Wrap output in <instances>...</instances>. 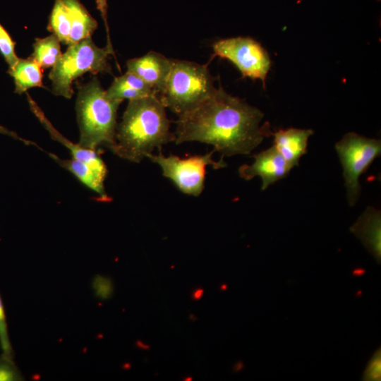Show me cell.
Listing matches in <instances>:
<instances>
[{"label":"cell","mask_w":381,"mask_h":381,"mask_svg":"<svg viewBox=\"0 0 381 381\" xmlns=\"http://www.w3.org/2000/svg\"><path fill=\"white\" fill-rule=\"evenodd\" d=\"M138 345L140 348L143 349H150V346H147V345H145L144 344H143L141 341H138Z\"/></svg>","instance_id":"cell-28"},{"label":"cell","mask_w":381,"mask_h":381,"mask_svg":"<svg viewBox=\"0 0 381 381\" xmlns=\"http://www.w3.org/2000/svg\"><path fill=\"white\" fill-rule=\"evenodd\" d=\"M381 378V351L377 349L369 361L363 375V380L377 381Z\"/></svg>","instance_id":"cell-23"},{"label":"cell","mask_w":381,"mask_h":381,"mask_svg":"<svg viewBox=\"0 0 381 381\" xmlns=\"http://www.w3.org/2000/svg\"><path fill=\"white\" fill-rule=\"evenodd\" d=\"M48 155L61 167L74 175L84 186L97 194L100 201L108 202L111 200L104 188L106 177L91 166L73 157L71 159H64L53 153L48 152Z\"/></svg>","instance_id":"cell-14"},{"label":"cell","mask_w":381,"mask_h":381,"mask_svg":"<svg viewBox=\"0 0 381 381\" xmlns=\"http://www.w3.org/2000/svg\"><path fill=\"white\" fill-rule=\"evenodd\" d=\"M226 287L227 286H226V284H223L222 286H221L220 289L221 290H225V289H226Z\"/></svg>","instance_id":"cell-29"},{"label":"cell","mask_w":381,"mask_h":381,"mask_svg":"<svg viewBox=\"0 0 381 381\" xmlns=\"http://www.w3.org/2000/svg\"><path fill=\"white\" fill-rule=\"evenodd\" d=\"M236 367H235V370L236 371H239L242 369L243 368V363L241 362H238L236 365Z\"/></svg>","instance_id":"cell-27"},{"label":"cell","mask_w":381,"mask_h":381,"mask_svg":"<svg viewBox=\"0 0 381 381\" xmlns=\"http://www.w3.org/2000/svg\"><path fill=\"white\" fill-rule=\"evenodd\" d=\"M350 231L363 243L368 250L380 262L381 259V214L374 207H368Z\"/></svg>","instance_id":"cell-12"},{"label":"cell","mask_w":381,"mask_h":381,"mask_svg":"<svg viewBox=\"0 0 381 381\" xmlns=\"http://www.w3.org/2000/svg\"><path fill=\"white\" fill-rule=\"evenodd\" d=\"M0 133L3 134V135H8V136H10V137H11V138H13L14 139L20 140L23 143H24L25 144H26V145H32H32H35L37 146L35 143H34L32 142H30L29 140L21 138L15 132H13L12 131H10L9 129L6 128V127H4V126H3L1 125H0Z\"/></svg>","instance_id":"cell-25"},{"label":"cell","mask_w":381,"mask_h":381,"mask_svg":"<svg viewBox=\"0 0 381 381\" xmlns=\"http://www.w3.org/2000/svg\"><path fill=\"white\" fill-rule=\"evenodd\" d=\"M107 95L111 99L123 102L150 95H157L155 91L136 75L126 71L116 77L107 90Z\"/></svg>","instance_id":"cell-15"},{"label":"cell","mask_w":381,"mask_h":381,"mask_svg":"<svg viewBox=\"0 0 381 381\" xmlns=\"http://www.w3.org/2000/svg\"><path fill=\"white\" fill-rule=\"evenodd\" d=\"M216 89L206 65L172 59L165 88L157 97L165 108L180 117L200 107Z\"/></svg>","instance_id":"cell-4"},{"label":"cell","mask_w":381,"mask_h":381,"mask_svg":"<svg viewBox=\"0 0 381 381\" xmlns=\"http://www.w3.org/2000/svg\"><path fill=\"white\" fill-rule=\"evenodd\" d=\"M213 56L226 59L234 64L243 77L265 80L270 68L271 60L261 44L250 37H231L213 44Z\"/></svg>","instance_id":"cell-8"},{"label":"cell","mask_w":381,"mask_h":381,"mask_svg":"<svg viewBox=\"0 0 381 381\" xmlns=\"http://www.w3.org/2000/svg\"><path fill=\"white\" fill-rule=\"evenodd\" d=\"M170 123L157 95L128 100L111 150L122 159L139 163L155 149L160 151L163 145L175 141Z\"/></svg>","instance_id":"cell-2"},{"label":"cell","mask_w":381,"mask_h":381,"mask_svg":"<svg viewBox=\"0 0 381 381\" xmlns=\"http://www.w3.org/2000/svg\"><path fill=\"white\" fill-rule=\"evenodd\" d=\"M253 157L255 159L254 162L240 167L238 173L246 181L260 176L262 181V190L286 177L292 169L274 145L253 155Z\"/></svg>","instance_id":"cell-9"},{"label":"cell","mask_w":381,"mask_h":381,"mask_svg":"<svg viewBox=\"0 0 381 381\" xmlns=\"http://www.w3.org/2000/svg\"><path fill=\"white\" fill-rule=\"evenodd\" d=\"M60 43L54 34L44 38H36L33 44V52L30 57L42 68L53 67L63 54Z\"/></svg>","instance_id":"cell-18"},{"label":"cell","mask_w":381,"mask_h":381,"mask_svg":"<svg viewBox=\"0 0 381 381\" xmlns=\"http://www.w3.org/2000/svg\"><path fill=\"white\" fill-rule=\"evenodd\" d=\"M0 347L2 354L13 358V351L10 341L8 325L2 299L0 296Z\"/></svg>","instance_id":"cell-22"},{"label":"cell","mask_w":381,"mask_h":381,"mask_svg":"<svg viewBox=\"0 0 381 381\" xmlns=\"http://www.w3.org/2000/svg\"><path fill=\"white\" fill-rule=\"evenodd\" d=\"M335 149L343 167L348 202L353 207L361 193L359 177L380 155L381 142L351 132L336 143Z\"/></svg>","instance_id":"cell-6"},{"label":"cell","mask_w":381,"mask_h":381,"mask_svg":"<svg viewBox=\"0 0 381 381\" xmlns=\"http://www.w3.org/2000/svg\"><path fill=\"white\" fill-rule=\"evenodd\" d=\"M97 9L99 11L101 16L104 20L106 32H107V47L109 50L114 55V52L113 47L111 42L109 29L107 23V0H95Z\"/></svg>","instance_id":"cell-24"},{"label":"cell","mask_w":381,"mask_h":381,"mask_svg":"<svg viewBox=\"0 0 381 381\" xmlns=\"http://www.w3.org/2000/svg\"><path fill=\"white\" fill-rule=\"evenodd\" d=\"M313 133L311 129L291 128L280 129L272 133V135L274 145L293 168L298 165L301 157L307 152L308 140Z\"/></svg>","instance_id":"cell-13"},{"label":"cell","mask_w":381,"mask_h":381,"mask_svg":"<svg viewBox=\"0 0 381 381\" xmlns=\"http://www.w3.org/2000/svg\"><path fill=\"white\" fill-rule=\"evenodd\" d=\"M121 102L110 98L96 77L78 87L75 110L81 147L97 151L102 146L113 147Z\"/></svg>","instance_id":"cell-3"},{"label":"cell","mask_w":381,"mask_h":381,"mask_svg":"<svg viewBox=\"0 0 381 381\" xmlns=\"http://www.w3.org/2000/svg\"><path fill=\"white\" fill-rule=\"evenodd\" d=\"M110 54L107 47H98L91 37L69 45L49 74L53 94L71 99L74 93L72 84L78 77L85 73H111L107 59Z\"/></svg>","instance_id":"cell-5"},{"label":"cell","mask_w":381,"mask_h":381,"mask_svg":"<svg viewBox=\"0 0 381 381\" xmlns=\"http://www.w3.org/2000/svg\"><path fill=\"white\" fill-rule=\"evenodd\" d=\"M172 66V59L151 51L143 56L127 61V71L132 73L148 84L157 96L165 88Z\"/></svg>","instance_id":"cell-10"},{"label":"cell","mask_w":381,"mask_h":381,"mask_svg":"<svg viewBox=\"0 0 381 381\" xmlns=\"http://www.w3.org/2000/svg\"><path fill=\"white\" fill-rule=\"evenodd\" d=\"M24 377L13 361L4 354L0 356V381H21Z\"/></svg>","instance_id":"cell-21"},{"label":"cell","mask_w":381,"mask_h":381,"mask_svg":"<svg viewBox=\"0 0 381 381\" xmlns=\"http://www.w3.org/2000/svg\"><path fill=\"white\" fill-rule=\"evenodd\" d=\"M27 99L30 107V109L40 123L48 131L51 137L54 140H56L63 144L69 150L73 158L81 160L104 176H107V169L105 163L98 154L97 150H92L81 147L78 143L75 144L68 140L62 134H61L47 119L42 109L39 107L37 103L32 99L30 95L27 93Z\"/></svg>","instance_id":"cell-11"},{"label":"cell","mask_w":381,"mask_h":381,"mask_svg":"<svg viewBox=\"0 0 381 381\" xmlns=\"http://www.w3.org/2000/svg\"><path fill=\"white\" fill-rule=\"evenodd\" d=\"M47 29L64 44L70 45L71 19L64 0H55Z\"/></svg>","instance_id":"cell-19"},{"label":"cell","mask_w":381,"mask_h":381,"mask_svg":"<svg viewBox=\"0 0 381 381\" xmlns=\"http://www.w3.org/2000/svg\"><path fill=\"white\" fill-rule=\"evenodd\" d=\"M203 293H204L203 289L198 288L195 289L194 292L193 293L192 298L195 301L200 300L202 298Z\"/></svg>","instance_id":"cell-26"},{"label":"cell","mask_w":381,"mask_h":381,"mask_svg":"<svg viewBox=\"0 0 381 381\" xmlns=\"http://www.w3.org/2000/svg\"><path fill=\"white\" fill-rule=\"evenodd\" d=\"M15 45L16 42L0 23V54L8 65V68L13 66L19 59L16 54Z\"/></svg>","instance_id":"cell-20"},{"label":"cell","mask_w":381,"mask_h":381,"mask_svg":"<svg viewBox=\"0 0 381 381\" xmlns=\"http://www.w3.org/2000/svg\"><path fill=\"white\" fill-rule=\"evenodd\" d=\"M214 152L212 150L205 155L182 159L174 155L164 156L160 150L157 155L150 153L146 157L157 164L162 175L170 179L179 190L197 197L204 189L207 166L211 165L214 169L226 166L224 159L214 161L212 159Z\"/></svg>","instance_id":"cell-7"},{"label":"cell","mask_w":381,"mask_h":381,"mask_svg":"<svg viewBox=\"0 0 381 381\" xmlns=\"http://www.w3.org/2000/svg\"><path fill=\"white\" fill-rule=\"evenodd\" d=\"M71 19L70 45L91 37L97 22L79 0H64Z\"/></svg>","instance_id":"cell-16"},{"label":"cell","mask_w":381,"mask_h":381,"mask_svg":"<svg viewBox=\"0 0 381 381\" xmlns=\"http://www.w3.org/2000/svg\"><path fill=\"white\" fill-rule=\"evenodd\" d=\"M42 68L30 57L19 58L16 64L8 70V73L14 80L15 92L21 95L30 88L44 87Z\"/></svg>","instance_id":"cell-17"},{"label":"cell","mask_w":381,"mask_h":381,"mask_svg":"<svg viewBox=\"0 0 381 381\" xmlns=\"http://www.w3.org/2000/svg\"><path fill=\"white\" fill-rule=\"evenodd\" d=\"M264 114L222 87L200 107L176 121L175 143L198 141L212 145L221 159L248 155L265 137L272 135L269 123H260Z\"/></svg>","instance_id":"cell-1"},{"label":"cell","mask_w":381,"mask_h":381,"mask_svg":"<svg viewBox=\"0 0 381 381\" xmlns=\"http://www.w3.org/2000/svg\"><path fill=\"white\" fill-rule=\"evenodd\" d=\"M185 380H191L192 378L190 377H187V379H184Z\"/></svg>","instance_id":"cell-30"}]
</instances>
